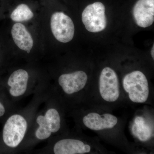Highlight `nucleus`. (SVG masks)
<instances>
[{
	"instance_id": "f257e3e1",
	"label": "nucleus",
	"mask_w": 154,
	"mask_h": 154,
	"mask_svg": "<svg viewBox=\"0 0 154 154\" xmlns=\"http://www.w3.org/2000/svg\"><path fill=\"white\" fill-rule=\"evenodd\" d=\"M123 86L132 102L143 103L147 100L149 95L148 82L141 72L135 71L127 74L123 79Z\"/></svg>"
},
{
	"instance_id": "f03ea898",
	"label": "nucleus",
	"mask_w": 154,
	"mask_h": 154,
	"mask_svg": "<svg viewBox=\"0 0 154 154\" xmlns=\"http://www.w3.org/2000/svg\"><path fill=\"white\" fill-rule=\"evenodd\" d=\"M27 122L22 116L15 114L6 122L3 129V138L8 146L15 148L23 140L27 129Z\"/></svg>"
},
{
	"instance_id": "7ed1b4c3",
	"label": "nucleus",
	"mask_w": 154,
	"mask_h": 154,
	"mask_svg": "<svg viewBox=\"0 0 154 154\" xmlns=\"http://www.w3.org/2000/svg\"><path fill=\"white\" fill-rule=\"evenodd\" d=\"M82 21L90 32L97 33L104 30L107 23L104 5L96 2L87 6L82 14Z\"/></svg>"
},
{
	"instance_id": "20e7f679",
	"label": "nucleus",
	"mask_w": 154,
	"mask_h": 154,
	"mask_svg": "<svg viewBox=\"0 0 154 154\" xmlns=\"http://www.w3.org/2000/svg\"><path fill=\"white\" fill-rule=\"evenodd\" d=\"M52 33L58 41L67 43L74 37L75 27L72 19L63 12H56L51 17Z\"/></svg>"
},
{
	"instance_id": "39448f33",
	"label": "nucleus",
	"mask_w": 154,
	"mask_h": 154,
	"mask_svg": "<svg viewBox=\"0 0 154 154\" xmlns=\"http://www.w3.org/2000/svg\"><path fill=\"white\" fill-rule=\"evenodd\" d=\"M100 95L107 102H114L119 96L118 77L115 72L108 67L102 70L99 78Z\"/></svg>"
},
{
	"instance_id": "423d86ee",
	"label": "nucleus",
	"mask_w": 154,
	"mask_h": 154,
	"mask_svg": "<svg viewBox=\"0 0 154 154\" xmlns=\"http://www.w3.org/2000/svg\"><path fill=\"white\" fill-rule=\"evenodd\" d=\"M39 127L36 131V137L43 140L50 137L52 133L58 131L60 128V118L57 110L51 108L47 110L45 115H40L36 119Z\"/></svg>"
},
{
	"instance_id": "0eeeda50",
	"label": "nucleus",
	"mask_w": 154,
	"mask_h": 154,
	"mask_svg": "<svg viewBox=\"0 0 154 154\" xmlns=\"http://www.w3.org/2000/svg\"><path fill=\"white\" fill-rule=\"evenodd\" d=\"M132 14L138 26L143 28L149 27L154 21V0H138L134 6Z\"/></svg>"
},
{
	"instance_id": "6e6552de",
	"label": "nucleus",
	"mask_w": 154,
	"mask_h": 154,
	"mask_svg": "<svg viewBox=\"0 0 154 154\" xmlns=\"http://www.w3.org/2000/svg\"><path fill=\"white\" fill-rule=\"evenodd\" d=\"M88 76L82 71L62 75L59 78L58 82L64 92L72 94L82 90L87 84Z\"/></svg>"
},
{
	"instance_id": "1a4fd4ad",
	"label": "nucleus",
	"mask_w": 154,
	"mask_h": 154,
	"mask_svg": "<svg viewBox=\"0 0 154 154\" xmlns=\"http://www.w3.org/2000/svg\"><path fill=\"white\" fill-rule=\"evenodd\" d=\"M83 121L85 125L90 129L100 131L113 128L117 124L118 119L109 113L100 115L91 113L84 116Z\"/></svg>"
},
{
	"instance_id": "9d476101",
	"label": "nucleus",
	"mask_w": 154,
	"mask_h": 154,
	"mask_svg": "<svg viewBox=\"0 0 154 154\" xmlns=\"http://www.w3.org/2000/svg\"><path fill=\"white\" fill-rule=\"evenodd\" d=\"M91 147L82 141L65 139L59 141L54 147L55 154H83L91 151Z\"/></svg>"
},
{
	"instance_id": "9b49d317",
	"label": "nucleus",
	"mask_w": 154,
	"mask_h": 154,
	"mask_svg": "<svg viewBox=\"0 0 154 154\" xmlns=\"http://www.w3.org/2000/svg\"><path fill=\"white\" fill-rule=\"evenodd\" d=\"M29 75L28 72L20 69L14 72L9 78L8 85L11 87V96L18 97L23 95L27 89Z\"/></svg>"
},
{
	"instance_id": "f8f14e48",
	"label": "nucleus",
	"mask_w": 154,
	"mask_h": 154,
	"mask_svg": "<svg viewBox=\"0 0 154 154\" xmlns=\"http://www.w3.org/2000/svg\"><path fill=\"white\" fill-rule=\"evenodd\" d=\"M12 37L15 44L20 49L30 52L33 48V38L25 26L21 23L14 24L11 30Z\"/></svg>"
},
{
	"instance_id": "ddd939ff",
	"label": "nucleus",
	"mask_w": 154,
	"mask_h": 154,
	"mask_svg": "<svg viewBox=\"0 0 154 154\" xmlns=\"http://www.w3.org/2000/svg\"><path fill=\"white\" fill-rule=\"evenodd\" d=\"M33 14L28 6L21 4L17 6L11 14V19L15 22L28 21L33 18Z\"/></svg>"
},
{
	"instance_id": "4468645a",
	"label": "nucleus",
	"mask_w": 154,
	"mask_h": 154,
	"mask_svg": "<svg viewBox=\"0 0 154 154\" xmlns=\"http://www.w3.org/2000/svg\"><path fill=\"white\" fill-rule=\"evenodd\" d=\"M144 121L142 118L137 117L135 120L137 125L133 127L134 132L136 133L138 137L141 140L145 141L148 138V135H149V130L144 126Z\"/></svg>"
},
{
	"instance_id": "2eb2a0df",
	"label": "nucleus",
	"mask_w": 154,
	"mask_h": 154,
	"mask_svg": "<svg viewBox=\"0 0 154 154\" xmlns=\"http://www.w3.org/2000/svg\"><path fill=\"white\" fill-rule=\"evenodd\" d=\"M5 111V107L3 106L2 104L0 102V117L4 115Z\"/></svg>"
},
{
	"instance_id": "dca6fc26",
	"label": "nucleus",
	"mask_w": 154,
	"mask_h": 154,
	"mask_svg": "<svg viewBox=\"0 0 154 154\" xmlns=\"http://www.w3.org/2000/svg\"><path fill=\"white\" fill-rule=\"evenodd\" d=\"M154 45H153V47L152 48V51H151V55L152 56V57L153 58V59L154 58Z\"/></svg>"
}]
</instances>
